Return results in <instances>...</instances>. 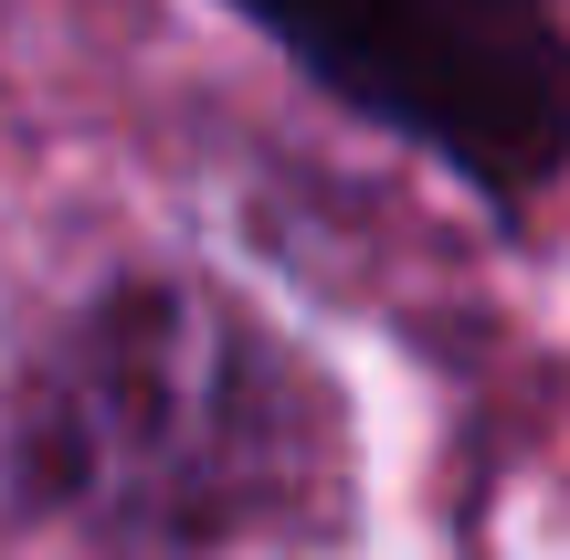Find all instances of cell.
Segmentation results:
<instances>
[{
    "label": "cell",
    "mask_w": 570,
    "mask_h": 560,
    "mask_svg": "<svg viewBox=\"0 0 570 560\" xmlns=\"http://www.w3.org/2000/svg\"><path fill=\"white\" fill-rule=\"evenodd\" d=\"M317 392L202 286H117L21 402V477L127 550H212L317 477Z\"/></svg>",
    "instance_id": "6da1fadb"
},
{
    "label": "cell",
    "mask_w": 570,
    "mask_h": 560,
    "mask_svg": "<svg viewBox=\"0 0 570 560\" xmlns=\"http://www.w3.org/2000/svg\"><path fill=\"white\" fill-rule=\"evenodd\" d=\"M348 106L518 190L570 148V53L539 0H244Z\"/></svg>",
    "instance_id": "7a4b0ae2"
}]
</instances>
